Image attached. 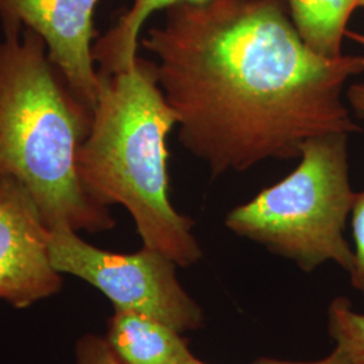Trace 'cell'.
Returning a JSON list of instances; mask_svg holds the SVG:
<instances>
[{"label":"cell","instance_id":"1","mask_svg":"<svg viewBox=\"0 0 364 364\" xmlns=\"http://www.w3.org/2000/svg\"><path fill=\"white\" fill-rule=\"evenodd\" d=\"M144 49L183 149L213 177L299 158L313 136L360 132L343 102L364 55L326 57L301 38L285 0L180 1Z\"/></svg>","mask_w":364,"mask_h":364},{"label":"cell","instance_id":"2","mask_svg":"<svg viewBox=\"0 0 364 364\" xmlns=\"http://www.w3.org/2000/svg\"><path fill=\"white\" fill-rule=\"evenodd\" d=\"M0 178L19 182L49 230L103 232L117 221L80 180L77 156L93 109L72 91L37 33L3 27Z\"/></svg>","mask_w":364,"mask_h":364},{"label":"cell","instance_id":"3","mask_svg":"<svg viewBox=\"0 0 364 364\" xmlns=\"http://www.w3.org/2000/svg\"><path fill=\"white\" fill-rule=\"evenodd\" d=\"M177 124L159 87L156 61L136 57L126 70L99 73L77 170L93 200L129 210L144 247L189 267L203 258V250L192 232L195 221L170 203L166 139Z\"/></svg>","mask_w":364,"mask_h":364},{"label":"cell","instance_id":"4","mask_svg":"<svg viewBox=\"0 0 364 364\" xmlns=\"http://www.w3.org/2000/svg\"><path fill=\"white\" fill-rule=\"evenodd\" d=\"M347 132L313 136L285 178L232 209L225 225L311 273L333 262L350 273L353 250L344 230L356 192L350 180Z\"/></svg>","mask_w":364,"mask_h":364},{"label":"cell","instance_id":"5","mask_svg":"<svg viewBox=\"0 0 364 364\" xmlns=\"http://www.w3.org/2000/svg\"><path fill=\"white\" fill-rule=\"evenodd\" d=\"M49 257L58 273L91 284L117 311L144 314L180 333L204 324L203 309L177 278V264L156 250L111 252L84 242L68 227H57L49 235Z\"/></svg>","mask_w":364,"mask_h":364},{"label":"cell","instance_id":"6","mask_svg":"<svg viewBox=\"0 0 364 364\" xmlns=\"http://www.w3.org/2000/svg\"><path fill=\"white\" fill-rule=\"evenodd\" d=\"M49 235L26 189L13 178H0V299L14 308L61 290L63 274L50 262Z\"/></svg>","mask_w":364,"mask_h":364},{"label":"cell","instance_id":"7","mask_svg":"<svg viewBox=\"0 0 364 364\" xmlns=\"http://www.w3.org/2000/svg\"><path fill=\"white\" fill-rule=\"evenodd\" d=\"M99 0H0L4 26H18L43 39L49 58L78 99L95 108L99 72L95 66L93 14Z\"/></svg>","mask_w":364,"mask_h":364},{"label":"cell","instance_id":"8","mask_svg":"<svg viewBox=\"0 0 364 364\" xmlns=\"http://www.w3.org/2000/svg\"><path fill=\"white\" fill-rule=\"evenodd\" d=\"M181 335L144 314L115 309L105 338L124 364H185L195 356Z\"/></svg>","mask_w":364,"mask_h":364},{"label":"cell","instance_id":"9","mask_svg":"<svg viewBox=\"0 0 364 364\" xmlns=\"http://www.w3.org/2000/svg\"><path fill=\"white\" fill-rule=\"evenodd\" d=\"M290 18L301 38L326 57L341 55L348 22L364 0H285Z\"/></svg>","mask_w":364,"mask_h":364},{"label":"cell","instance_id":"10","mask_svg":"<svg viewBox=\"0 0 364 364\" xmlns=\"http://www.w3.org/2000/svg\"><path fill=\"white\" fill-rule=\"evenodd\" d=\"M180 1L205 0H132L130 9L117 19V25L93 45L97 72L112 75L129 69L138 57L139 36L146 21L156 11L166 10Z\"/></svg>","mask_w":364,"mask_h":364},{"label":"cell","instance_id":"11","mask_svg":"<svg viewBox=\"0 0 364 364\" xmlns=\"http://www.w3.org/2000/svg\"><path fill=\"white\" fill-rule=\"evenodd\" d=\"M328 332L352 364H364V313L353 309L346 297H336L328 308Z\"/></svg>","mask_w":364,"mask_h":364},{"label":"cell","instance_id":"12","mask_svg":"<svg viewBox=\"0 0 364 364\" xmlns=\"http://www.w3.org/2000/svg\"><path fill=\"white\" fill-rule=\"evenodd\" d=\"M352 237H353V263L350 278L353 289L363 297L364 304V188L356 192L351 210Z\"/></svg>","mask_w":364,"mask_h":364},{"label":"cell","instance_id":"13","mask_svg":"<svg viewBox=\"0 0 364 364\" xmlns=\"http://www.w3.org/2000/svg\"><path fill=\"white\" fill-rule=\"evenodd\" d=\"M76 364H124L107 338L87 333L76 344Z\"/></svg>","mask_w":364,"mask_h":364},{"label":"cell","instance_id":"14","mask_svg":"<svg viewBox=\"0 0 364 364\" xmlns=\"http://www.w3.org/2000/svg\"><path fill=\"white\" fill-rule=\"evenodd\" d=\"M346 37L364 46V34L362 33L347 30ZM346 97L348 100V105L351 107L355 117H359L360 120H364V82L352 84L351 87L347 90Z\"/></svg>","mask_w":364,"mask_h":364},{"label":"cell","instance_id":"15","mask_svg":"<svg viewBox=\"0 0 364 364\" xmlns=\"http://www.w3.org/2000/svg\"><path fill=\"white\" fill-rule=\"evenodd\" d=\"M251 364H352L348 356L335 346L333 351L326 358L316 362H287V360H275V359H259Z\"/></svg>","mask_w":364,"mask_h":364},{"label":"cell","instance_id":"16","mask_svg":"<svg viewBox=\"0 0 364 364\" xmlns=\"http://www.w3.org/2000/svg\"><path fill=\"white\" fill-rule=\"evenodd\" d=\"M185 364H208V363H204V362H201V360H198V359H197V358H193V359H192V360H189V362H188V363H185Z\"/></svg>","mask_w":364,"mask_h":364}]
</instances>
